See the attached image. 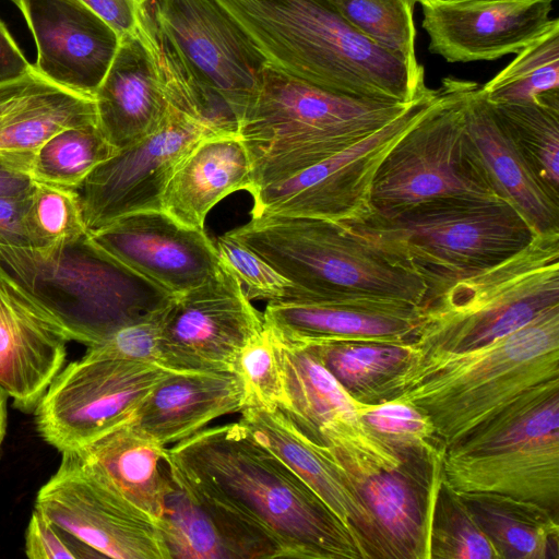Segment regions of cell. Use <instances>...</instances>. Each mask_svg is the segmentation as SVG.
Here are the masks:
<instances>
[{
    "mask_svg": "<svg viewBox=\"0 0 559 559\" xmlns=\"http://www.w3.org/2000/svg\"><path fill=\"white\" fill-rule=\"evenodd\" d=\"M152 22L231 108L239 122L267 64L217 0H142Z\"/></svg>",
    "mask_w": 559,
    "mask_h": 559,
    "instance_id": "16",
    "label": "cell"
},
{
    "mask_svg": "<svg viewBox=\"0 0 559 559\" xmlns=\"http://www.w3.org/2000/svg\"><path fill=\"white\" fill-rule=\"evenodd\" d=\"M490 105L533 171L559 197V92L535 103Z\"/></svg>",
    "mask_w": 559,
    "mask_h": 559,
    "instance_id": "34",
    "label": "cell"
},
{
    "mask_svg": "<svg viewBox=\"0 0 559 559\" xmlns=\"http://www.w3.org/2000/svg\"><path fill=\"white\" fill-rule=\"evenodd\" d=\"M300 289L329 295L359 293L420 307L425 282L366 240L331 221L262 215L228 231Z\"/></svg>",
    "mask_w": 559,
    "mask_h": 559,
    "instance_id": "8",
    "label": "cell"
},
{
    "mask_svg": "<svg viewBox=\"0 0 559 559\" xmlns=\"http://www.w3.org/2000/svg\"><path fill=\"white\" fill-rule=\"evenodd\" d=\"M34 156L0 151V197H21L32 191Z\"/></svg>",
    "mask_w": 559,
    "mask_h": 559,
    "instance_id": "47",
    "label": "cell"
},
{
    "mask_svg": "<svg viewBox=\"0 0 559 559\" xmlns=\"http://www.w3.org/2000/svg\"><path fill=\"white\" fill-rule=\"evenodd\" d=\"M238 423L299 476L356 538L366 559H386L377 525L326 453L278 409L246 406Z\"/></svg>",
    "mask_w": 559,
    "mask_h": 559,
    "instance_id": "23",
    "label": "cell"
},
{
    "mask_svg": "<svg viewBox=\"0 0 559 559\" xmlns=\"http://www.w3.org/2000/svg\"><path fill=\"white\" fill-rule=\"evenodd\" d=\"M121 263L173 295L194 288L223 265L204 229L183 226L163 211H143L90 231Z\"/></svg>",
    "mask_w": 559,
    "mask_h": 559,
    "instance_id": "19",
    "label": "cell"
},
{
    "mask_svg": "<svg viewBox=\"0 0 559 559\" xmlns=\"http://www.w3.org/2000/svg\"><path fill=\"white\" fill-rule=\"evenodd\" d=\"M94 102L97 124L118 151L160 129L173 108L140 31L120 37Z\"/></svg>",
    "mask_w": 559,
    "mask_h": 559,
    "instance_id": "25",
    "label": "cell"
},
{
    "mask_svg": "<svg viewBox=\"0 0 559 559\" xmlns=\"http://www.w3.org/2000/svg\"><path fill=\"white\" fill-rule=\"evenodd\" d=\"M500 559H559V515L534 502L457 492Z\"/></svg>",
    "mask_w": 559,
    "mask_h": 559,
    "instance_id": "31",
    "label": "cell"
},
{
    "mask_svg": "<svg viewBox=\"0 0 559 559\" xmlns=\"http://www.w3.org/2000/svg\"><path fill=\"white\" fill-rule=\"evenodd\" d=\"M253 189L251 162L238 133L206 135L175 168L162 211L177 223L204 229L207 213L233 192Z\"/></svg>",
    "mask_w": 559,
    "mask_h": 559,
    "instance_id": "27",
    "label": "cell"
},
{
    "mask_svg": "<svg viewBox=\"0 0 559 559\" xmlns=\"http://www.w3.org/2000/svg\"><path fill=\"white\" fill-rule=\"evenodd\" d=\"M206 135L212 133L173 108L160 129L95 167L76 189L87 230L131 213L162 211L175 168Z\"/></svg>",
    "mask_w": 559,
    "mask_h": 559,
    "instance_id": "17",
    "label": "cell"
},
{
    "mask_svg": "<svg viewBox=\"0 0 559 559\" xmlns=\"http://www.w3.org/2000/svg\"><path fill=\"white\" fill-rule=\"evenodd\" d=\"M559 306V230L536 234L507 259L426 298L416 353L491 344Z\"/></svg>",
    "mask_w": 559,
    "mask_h": 559,
    "instance_id": "7",
    "label": "cell"
},
{
    "mask_svg": "<svg viewBox=\"0 0 559 559\" xmlns=\"http://www.w3.org/2000/svg\"><path fill=\"white\" fill-rule=\"evenodd\" d=\"M443 454L442 477L456 492H489L559 515V406L536 397L509 403Z\"/></svg>",
    "mask_w": 559,
    "mask_h": 559,
    "instance_id": "9",
    "label": "cell"
},
{
    "mask_svg": "<svg viewBox=\"0 0 559 559\" xmlns=\"http://www.w3.org/2000/svg\"><path fill=\"white\" fill-rule=\"evenodd\" d=\"M318 445L373 519L386 559H428L444 451L400 447L362 426L330 433Z\"/></svg>",
    "mask_w": 559,
    "mask_h": 559,
    "instance_id": "10",
    "label": "cell"
},
{
    "mask_svg": "<svg viewBox=\"0 0 559 559\" xmlns=\"http://www.w3.org/2000/svg\"><path fill=\"white\" fill-rule=\"evenodd\" d=\"M358 419L365 430L393 444L428 451H445L429 417L399 400L358 402Z\"/></svg>",
    "mask_w": 559,
    "mask_h": 559,
    "instance_id": "41",
    "label": "cell"
},
{
    "mask_svg": "<svg viewBox=\"0 0 559 559\" xmlns=\"http://www.w3.org/2000/svg\"><path fill=\"white\" fill-rule=\"evenodd\" d=\"M120 37L135 34L141 19L140 0H80Z\"/></svg>",
    "mask_w": 559,
    "mask_h": 559,
    "instance_id": "48",
    "label": "cell"
},
{
    "mask_svg": "<svg viewBox=\"0 0 559 559\" xmlns=\"http://www.w3.org/2000/svg\"><path fill=\"white\" fill-rule=\"evenodd\" d=\"M420 5L428 49L448 62L490 61L516 53L559 21L550 16L552 0Z\"/></svg>",
    "mask_w": 559,
    "mask_h": 559,
    "instance_id": "20",
    "label": "cell"
},
{
    "mask_svg": "<svg viewBox=\"0 0 559 559\" xmlns=\"http://www.w3.org/2000/svg\"><path fill=\"white\" fill-rule=\"evenodd\" d=\"M69 342L60 326L0 270V386L31 413L62 369Z\"/></svg>",
    "mask_w": 559,
    "mask_h": 559,
    "instance_id": "22",
    "label": "cell"
},
{
    "mask_svg": "<svg viewBox=\"0 0 559 559\" xmlns=\"http://www.w3.org/2000/svg\"><path fill=\"white\" fill-rule=\"evenodd\" d=\"M27 225L34 248L69 241L88 231L76 189L38 180L29 193Z\"/></svg>",
    "mask_w": 559,
    "mask_h": 559,
    "instance_id": "40",
    "label": "cell"
},
{
    "mask_svg": "<svg viewBox=\"0 0 559 559\" xmlns=\"http://www.w3.org/2000/svg\"><path fill=\"white\" fill-rule=\"evenodd\" d=\"M33 68L0 20V84L17 80Z\"/></svg>",
    "mask_w": 559,
    "mask_h": 559,
    "instance_id": "49",
    "label": "cell"
},
{
    "mask_svg": "<svg viewBox=\"0 0 559 559\" xmlns=\"http://www.w3.org/2000/svg\"><path fill=\"white\" fill-rule=\"evenodd\" d=\"M439 1V2H449V3H480V2H491V1H508V0H427V2ZM555 1V0H552Z\"/></svg>",
    "mask_w": 559,
    "mask_h": 559,
    "instance_id": "51",
    "label": "cell"
},
{
    "mask_svg": "<svg viewBox=\"0 0 559 559\" xmlns=\"http://www.w3.org/2000/svg\"><path fill=\"white\" fill-rule=\"evenodd\" d=\"M234 372L243 383L246 406L276 409L284 405V386L276 356L275 336L265 324L238 355Z\"/></svg>",
    "mask_w": 559,
    "mask_h": 559,
    "instance_id": "42",
    "label": "cell"
},
{
    "mask_svg": "<svg viewBox=\"0 0 559 559\" xmlns=\"http://www.w3.org/2000/svg\"><path fill=\"white\" fill-rule=\"evenodd\" d=\"M443 93L381 162L372 182L373 214L390 217L444 197L498 198L467 141L464 98L474 82L444 78Z\"/></svg>",
    "mask_w": 559,
    "mask_h": 559,
    "instance_id": "11",
    "label": "cell"
},
{
    "mask_svg": "<svg viewBox=\"0 0 559 559\" xmlns=\"http://www.w3.org/2000/svg\"><path fill=\"white\" fill-rule=\"evenodd\" d=\"M263 328V312L253 307L241 284L223 265L167 305L159 366L178 372L234 371L242 348Z\"/></svg>",
    "mask_w": 559,
    "mask_h": 559,
    "instance_id": "14",
    "label": "cell"
},
{
    "mask_svg": "<svg viewBox=\"0 0 559 559\" xmlns=\"http://www.w3.org/2000/svg\"><path fill=\"white\" fill-rule=\"evenodd\" d=\"M269 66L353 97L409 103L424 95V67L352 26L329 0H217Z\"/></svg>",
    "mask_w": 559,
    "mask_h": 559,
    "instance_id": "2",
    "label": "cell"
},
{
    "mask_svg": "<svg viewBox=\"0 0 559 559\" xmlns=\"http://www.w3.org/2000/svg\"><path fill=\"white\" fill-rule=\"evenodd\" d=\"M559 379V306L489 345L414 354L378 403L399 400L426 414L445 449L521 393Z\"/></svg>",
    "mask_w": 559,
    "mask_h": 559,
    "instance_id": "3",
    "label": "cell"
},
{
    "mask_svg": "<svg viewBox=\"0 0 559 559\" xmlns=\"http://www.w3.org/2000/svg\"><path fill=\"white\" fill-rule=\"evenodd\" d=\"M13 1V0H12Z\"/></svg>",
    "mask_w": 559,
    "mask_h": 559,
    "instance_id": "53",
    "label": "cell"
},
{
    "mask_svg": "<svg viewBox=\"0 0 559 559\" xmlns=\"http://www.w3.org/2000/svg\"><path fill=\"white\" fill-rule=\"evenodd\" d=\"M31 559H86L102 556L34 508L25 534Z\"/></svg>",
    "mask_w": 559,
    "mask_h": 559,
    "instance_id": "45",
    "label": "cell"
},
{
    "mask_svg": "<svg viewBox=\"0 0 559 559\" xmlns=\"http://www.w3.org/2000/svg\"><path fill=\"white\" fill-rule=\"evenodd\" d=\"M7 401L8 394L0 386V448L7 429Z\"/></svg>",
    "mask_w": 559,
    "mask_h": 559,
    "instance_id": "50",
    "label": "cell"
},
{
    "mask_svg": "<svg viewBox=\"0 0 559 559\" xmlns=\"http://www.w3.org/2000/svg\"><path fill=\"white\" fill-rule=\"evenodd\" d=\"M170 370L83 356L62 368L34 409L40 437L60 453L78 450L134 419Z\"/></svg>",
    "mask_w": 559,
    "mask_h": 559,
    "instance_id": "13",
    "label": "cell"
},
{
    "mask_svg": "<svg viewBox=\"0 0 559 559\" xmlns=\"http://www.w3.org/2000/svg\"><path fill=\"white\" fill-rule=\"evenodd\" d=\"M97 122L94 98L61 87L38 73L0 84V151L35 155L66 128Z\"/></svg>",
    "mask_w": 559,
    "mask_h": 559,
    "instance_id": "28",
    "label": "cell"
},
{
    "mask_svg": "<svg viewBox=\"0 0 559 559\" xmlns=\"http://www.w3.org/2000/svg\"><path fill=\"white\" fill-rule=\"evenodd\" d=\"M70 452L88 471L158 522L168 480L166 447L130 421Z\"/></svg>",
    "mask_w": 559,
    "mask_h": 559,
    "instance_id": "30",
    "label": "cell"
},
{
    "mask_svg": "<svg viewBox=\"0 0 559 559\" xmlns=\"http://www.w3.org/2000/svg\"><path fill=\"white\" fill-rule=\"evenodd\" d=\"M140 1H142V0H140Z\"/></svg>",
    "mask_w": 559,
    "mask_h": 559,
    "instance_id": "52",
    "label": "cell"
},
{
    "mask_svg": "<svg viewBox=\"0 0 559 559\" xmlns=\"http://www.w3.org/2000/svg\"><path fill=\"white\" fill-rule=\"evenodd\" d=\"M416 99L400 103L353 97L266 64L238 126L251 162L250 194L357 143Z\"/></svg>",
    "mask_w": 559,
    "mask_h": 559,
    "instance_id": "4",
    "label": "cell"
},
{
    "mask_svg": "<svg viewBox=\"0 0 559 559\" xmlns=\"http://www.w3.org/2000/svg\"><path fill=\"white\" fill-rule=\"evenodd\" d=\"M347 225L415 272L427 286L425 299L507 259L536 235L497 198H438L390 217L371 215Z\"/></svg>",
    "mask_w": 559,
    "mask_h": 559,
    "instance_id": "6",
    "label": "cell"
},
{
    "mask_svg": "<svg viewBox=\"0 0 559 559\" xmlns=\"http://www.w3.org/2000/svg\"><path fill=\"white\" fill-rule=\"evenodd\" d=\"M0 270L70 341L96 344L175 295L100 248L90 231L44 248L0 246Z\"/></svg>",
    "mask_w": 559,
    "mask_h": 559,
    "instance_id": "5",
    "label": "cell"
},
{
    "mask_svg": "<svg viewBox=\"0 0 559 559\" xmlns=\"http://www.w3.org/2000/svg\"><path fill=\"white\" fill-rule=\"evenodd\" d=\"M222 264L238 280L247 297L267 301L292 298L297 286L228 233L215 243Z\"/></svg>",
    "mask_w": 559,
    "mask_h": 559,
    "instance_id": "43",
    "label": "cell"
},
{
    "mask_svg": "<svg viewBox=\"0 0 559 559\" xmlns=\"http://www.w3.org/2000/svg\"><path fill=\"white\" fill-rule=\"evenodd\" d=\"M37 47L35 70L88 97L105 78L120 36L80 0H13Z\"/></svg>",
    "mask_w": 559,
    "mask_h": 559,
    "instance_id": "21",
    "label": "cell"
},
{
    "mask_svg": "<svg viewBox=\"0 0 559 559\" xmlns=\"http://www.w3.org/2000/svg\"><path fill=\"white\" fill-rule=\"evenodd\" d=\"M464 124L471 150L495 194L535 234L559 230V197L533 171L476 82L464 98Z\"/></svg>",
    "mask_w": 559,
    "mask_h": 559,
    "instance_id": "24",
    "label": "cell"
},
{
    "mask_svg": "<svg viewBox=\"0 0 559 559\" xmlns=\"http://www.w3.org/2000/svg\"><path fill=\"white\" fill-rule=\"evenodd\" d=\"M166 307L167 305L121 326L103 341L87 346L84 356L159 366V338Z\"/></svg>",
    "mask_w": 559,
    "mask_h": 559,
    "instance_id": "44",
    "label": "cell"
},
{
    "mask_svg": "<svg viewBox=\"0 0 559 559\" xmlns=\"http://www.w3.org/2000/svg\"><path fill=\"white\" fill-rule=\"evenodd\" d=\"M116 152L97 122L66 128L36 151L32 174L35 180L78 189Z\"/></svg>",
    "mask_w": 559,
    "mask_h": 559,
    "instance_id": "37",
    "label": "cell"
},
{
    "mask_svg": "<svg viewBox=\"0 0 559 559\" xmlns=\"http://www.w3.org/2000/svg\"><path fill=\"white\" fill-rule=\"evenodd\" d=\"M165 460L234 559H366L324 501L238 421L174 443Z\"/></svg>",
    "mask_w": 559,
    "mask_h": 559,
    "instance_id": "1",
    "label": "cell"
},
{
    "mask_svg": "<svg viewBox=\"0 0 559 559\" xmlns=\"http://www.w3.org/2000/svg\"><path fill=\"white\" fill-rule=\"evenodd\" d=\"M443 86L429 88L404 112L347 148L251 193V217L286 215L343 224L373 214L374 175L394 144L437 104Z\"/></svg>",
    "mask_w": 559,
    "mask_h": 559,
    "instance_id": "12",
    "label": "cell"
},
{
    "mask_svg": "<svg viewBox=\"0 0 559 559\" xmlns=\"http://www.w3.org/2000/svg\"><path fill=\"white\" fill-rule=\"evenodd\" d=\"M492 105L535 103L559 92V21L480 86Z\"/></svg>",
    "mask_w": 559,
    "mask_h": 559,
    "instance_id": "35",
    "label": "cell"
},
{
    "mask_svg": "<svg viewBox=\"0 0 559 559\" xmlns=\"http://www.w3.org/2000/svg\"><path fill=\"white\" fill-rule=\"evenodd\" d=\"M275 346L285 395L278 409L305 437L320 444L330 433L360 426L358 402L310 345L290 344L275 336Z\"/></svg>",
    "mask_w": 559,
    "mask_h": 559,
    "instance_id": "29",
    "label": "cell"
},
{
    "mask_svg": "<svg viewBox=\"0 0 559 559\" xmlns=\"http://www.w3.org/2000/svg\"><path fill=\"white\" fill-rule=\"evenodd\" d=\"M167 469L164 509L157 524L170 558L234 559L212 518L174 478L168 464Z\"/></svg>",
    "mask_w": 559,
    "mask_h": 559,
    "instance_id": "36",
    "label": "cell"
},
{
    "mask_svg": "<svg viewBox=\"0 0 559 559\" xmlns=\"http://www.w3.org/2000/svg\"><path fill=\"white\" fill-rule=\"evenodd\" d=\"M40 487L35 509L102 558L171 559L157 522L63 452Z\"/></svg>",
    "mask_w": 559,
    "mask_h": 559,
    "instance_id": "15",
    "label": "cell"
},
{
    "mask_svg": "<svg viewBox=\"0 0 559 559\" xmlns=\"http://www.w3.org/2000/svg\"><path fill=\"white\" fill-rule=\"evenodd\" d=\"M358 32L380 47L419 64L414 8L406 0H329Z\"/></svg>",
    "mask_w": 559,
    "mask_h": 559,
    "instance_id": "39",
    "label": "cell"
},
{
    "mask_svg": "<svg viewBox=\"0 0 559 559\" xmlns=\"http://www.w3.org/2000/svg\"><path fill=\"white\" fill-rule=\"evenodd\" d=\"M428 559H500L460 495L443 477L431 514Z\"/></svg>",
    "mask_w": 559,
    "mask_h": 559,
    "instance_id": "38",
    "label": "cell"
},
{
    "mask_svg": "<svg viewBox=\"0 0 559 559\" xmlns=\"http://www.w3.org/2000/svg\"><path fill=\"white\" fill-rule=\"evenodd\" d=\"M247 404L240 377L234 371H169L140 405L132 423L166 447L185 440L211 421L240 413Z\"/></svg>",
    "mask_w": 559,
    "mask_h": 559,
    "instance_id": "26",
    "label": "cell"
},
{
    "mask_svg": "<svg viewBox=\"0 0 559 559\" xmlns=\"http://www.w3.org/2000/svg\"><path fill=\"white\" fill-rule=\"evenodd\" d=\"M310 345L357 402L378 403L384 386L412 360L413 344L337 340Z\"/></svg>",
    "mask_w": 559,
    "mask_h": 559,
    "instance_id": "33",
    "label": "cell"
},
{
    "mask_svg": "<svg viewBox=\"0 0 559 559\" xmlns=\"http://www.w3.org/2000/svg\"><path fill=\"white\" fill-rule=\"evenodd\" d=\"M139 31L152 53L171 108L212 134L238 133V121L226 100L193 69L142 7Z\"/></svg>",
    "mask_w": 559,
    "mask_h": 559,
    "instance_id": "32",
    "label": "cell"
},
{
    "mask_svg": "<svg viewBox=\"0 0 559 559\" xmlns=\"http://www.w3.org/2000/svg\"><path fill=\"white\" fill-rule=\"evenodd\" d=\"M419 308L378 295H317L298 287L289 300L269 301L263 318L277 338L290 344L337 340L414 344Z\"/></svg>",
    "mask_w": 559,
    "mask_h": 559,
    "instance_id": "18",
    "label": "cell"
},
{
    "mask_svg": "<svg viewBox=\"0 0 559 559\" xmlns=\"http://www.w3.org/2000/svg\"><path fill=\"white\" fill-rule=\"evenodd\" d=\"M29 193L21 197H0V246L34 248L27 225Z\"/></svg>",
    "mask_w": 559,
    "mask_h": 559,
    "instance_id": "46",
    "label": "cell"
}]
</instances>
